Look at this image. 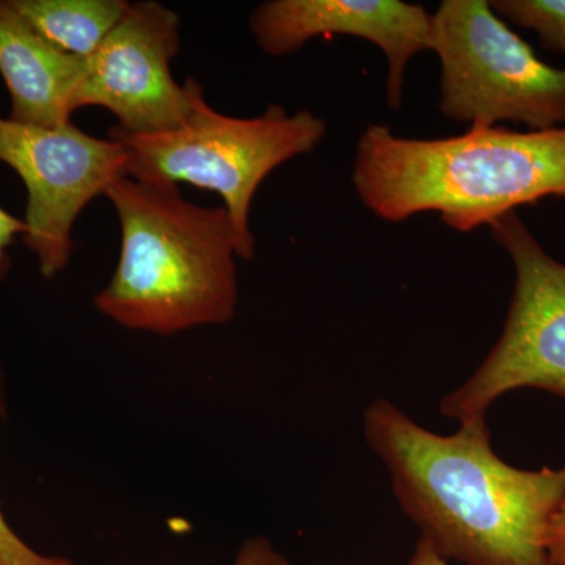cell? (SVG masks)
I'll use <instances>...</instances> for the list:
<instances>
[{
	"label": "cell",
	"instance_id": "6",
	"mask_svg": "<svg viewBox=\"0 0 565 565\" xmlns=\"http://www.w3.org/2000/svg\"><path fill=\"white\" fill-rule=\"evenodd\" d=\"M514 264L503 332L478 370L440 401V414L462 423L516 390L565 401V266L544 250L515 212L490 225Z\"/></svg>",
	"mask_w": 565,
	"mask_h": 565
},
{
	"label": "cell",
	"instance_id": "5",
	"mask_svg": "<svg viewBox=\"0 0 565 565\" xmlns=\"http://www.w3.org/2000/svg\"><path fill=\"white\" fill-rule=\"evenodd\" d=\"M433 51L441 66L438 110L448 120L565 126V66L541 61L487 0H444L433 14Z\"/></svg>",
	"mask_w": 565,
	"mask_h": 565
},
{
	"label": "cell",
	"instance_id": "13",
	"mask_svg": "<svg viewBox=\"0 0 565 565\" xmlns=\"http://www.w3.org/2000/svg\"><path fill=\"white\" fill-rule=\"evenodd\" d=\"M6 390L3 374L0 371V415L6 411ZM0 565H74L68 557L44 555L29 545L17 531L0 508Z\"/></svg>",
	"mask_w": 565,
	"mask_h": 565
},
{
	"label": "cell",
	"instance_id": "4",
	"mask_svg": "<svg viewBox=\"0 0 565 565\" xmlns=\"http://www.w3.org/2000/svg\"><path fill=\"white\" fill-rule=\"evenodd\" d=\"M326 134V121L308 110L288 114L285 107L270 106L255 118L218 114L200 87L191 115L177 128L154 134L111 128L109 137L128 152L126 177L177 188L184 182L218 193L236 232L237 256L250 262L256 191L282 163L313 152Z\"/></svg>",
	"mask_w": 565,
	"mask_h": 565
},
{
	"label": "cell",
	"instance_id": "12",
	"mask_svg": "<svg viewBox=\"0 0 565 565\" xmlns=\"http://www.w3.org/2000/svg\"><path fill=\"white\" fill-rule=\"evenodd\" d=\"M490 6L504 21L537 33L546 50L565 55V0H493Z\"/></svg>",
	"mask_w": 565,
	"mask_h": 565
},
{
	"label": "cell",
	"instance_id": "10",
	"mask_svg": "<svg viewBox=\"0 0 565 565\" xmlns=\"http://www.w3.org/2000/svg\"><path fill=\"white\" fill-rule=\"evenodd\" d=\"M84 68L85 61L52 46L10 0H0V76L10 93L11 120L68 125Z\"/></svg>",
	"mask_w": 565,
	"mask_h": 565
},
{
	"label": "cell",
	"instance_id": "7",
	"mask_svg": "<svg viewBox=\"0 0 565 565\" xmlns=\"http://www.w3.org/2000/svg\"><path fill=\"white\" fill-rule=\"evenodd\" d=\"M0 162L28 189L22 241L39 259L44 278L65 270L73 226L88 203L126 177L128 152L114 139H98L68 125L57 128L0 117Z\"/></svg>",
	"mask_w": 565,
	"mask_h": 565
},
{
	"label": "cell",
	"instance_id": "3",
	"mask_svg": "<svg viewBox=\"0 0 565 565\" xmlns=\"http://www.w3.org/2000/svg\"><path fill=\"white\" fill-rule=\"evenodd\" d=\"M121 228L120 259L95 296L125 329L170 337L236 315L237 237L225 206H199L177 185L122 177L106 192Z\"/></svg>",
	"mask_w": 565,
	"mask_h": 565
},
{
	"label": "cell",
	"instance_id": "16",
	"mask_svg": "<svg viewBox=\"0 0 565 565\" xmlns=\"http://www.w3.org/2000/svg\"><path fill=\"white\" fill-rule=\"evenodd\" d=\"M545 550L550 564L565 565V498L546 527Z\"/></svg>",
	"mask_w": 565,
	"mask_h": 565
},
{
	"label": "cell",
	"instance_id": "8",
	"mask_svg": "<svg viewBox=\"0 0 565 565\" xmlns=\"http://www.w3.org/2000/svg\"><path fill=\"white\" fill-rule=\"evenodd\" d=\"M181 47L180 17L154 0L131 2L99 50L85 61L74 111L103 107L126 134L169 131L188 120L202 85L178 84L172 62Z\"/></svg>",
	"mask_w": 565,
	"mask_h": 565
},
{
	"label": "cell",
	"instance_id": "14",
	"mask_svg": "<svg viewBox=\"0 0 565 565\" xmlns=\"http://www.w3.org/2000/svg\"><path fill=\"white\" fill-rule=\"evenodd\" d=\"M233 565H291L280 552L274 548L267 539H248L239 552Z\"/></svg>",
	"mask_w": 565,
	"mask_h": 565
},
{
	"label": "cell",
	"instance_id": "17",
	"mask_svg": "<svg viewBox=\"0 0 565 565\" xmlns=\"http://www.w3.org/2000/svg\"><path fill=\"white\" fill-rule=\"evenodd\" d=\"M408 565H449V563L444 557L438 556L433 546L419 537Z\"/></svg>",
	"mask_w": 565,
	"mask_h": 565
},
{
	"label": "cell",
	"instance_id": "11",
	"mask_svg": "<svg viewBox=\"0 0 565 565\" xmlns=\"http://www.w3.org/2000/svg\"><path fill=\"white\" fill-rule=\"evenodd\" d=\"M29 24L65 54L88 61L121 21L126 0H10Z\"/></svg>",
	"mask_w": 565,
	"mask_h": 565
},
{
	"label": "cell",
	"instance_id": "1",
	"mask_svg": "<svg viewBox=\"0 0 565 565\" xmlns=\"http://www.w3.org/2000/svg\"><path fill=\"white\" fill-rule=\"evenodd\" d=\"M363 435L388 471L401 511L438 556L465 565H552L545 533L565 498V463L516 468L494 451L487 416L441 435L385 397L363 412Z\"/></svg>",
	"mask_w": 565,
	"mask_h": 565
},
{
	"label": "cell",
	"instance_id": "9",
	"mask_svg": "<svg viewBox=\"0 0 565 565\" xmlns=\"http://www.w3.org/2000/svg\"><path fill=\"white\" fill-rule=\"evenodd\" d=\"M259 50L285 57L318 36L366 40L384 52L386 104L404 103L405 70L423 51H433V14L418 3L401 0H270L250 17Z\"/></svg>",
	"mask_w": 565,
	"mask_h": 565
},
{
	"label": "cell",
	"instance_id": "2",
	"mask_svg": "<svg viewBox=\"0 0 565 565\" xmlns=\"http://www.w3.org/2000/svg\"><path fill=\"white\" fill-rule=\"evenodd\" d=\"M352 182L364 207L382 221L437 212L449 228L471 233L525 204L565 199V126L470 128L422 140L370 125L356 143Z\"/></svg>",
	"mask_w": 565,
	"mask_h": 565
},
{
	"label": "cell",
	"instance_id": "15",
	"mask_svg": "<svg viewBox=\"0 0 565 565\" xmlns=\"http://www.w3.org/2000/svg\"><path fill=\"white\" fill-rule=\"evenodd\" d=\"M25 232H28V226L24 221L14 217L0 206V280H3L10 270L9 248L17 237L24 236Z\"/></svg>",
	"mask_w": 565,
	"mask_h": 565
}]
</instances>
